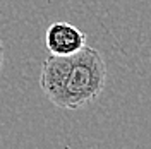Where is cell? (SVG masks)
<instances>
[{
  "label": "cell",
  "mask_w": 151,
  "mask_h": 149,
  "mask_svg": "<svg viewBox=\"0 0 151 149\" xmlns=\"http://www.w3.org/2000/svg\"><path fill=\"white\" fill-rule=\"evenodd\" d=\"M106 64L101 53L83 47L72 55H50L41 64L40 87L58 108L79 110L103 93Z\"/></svg>",
  "instance_id": "6da1fadb"
},
{
  "label": "cell",
  "mask_w": 151,
  "mask_h": 149,
  "mask_svg": "<svg viewBox=\"0 0 151 149\" xmlns=\"http://www.w3.org/2000/svg\"><path fill=\"white\" fill-rule=\"evenodd\" d=\"M84 45L86 33L65 21L50 24L45 33V47L50 55H72Z\"/></svg>",
  "instance_id": "7a4b0ae2"
},
{
  "label": "cell",
  "mask_w": 151,
  "mask_h": 149,
  "mask_svg": "<svg viewBox=\"0 0 151 149\" xmlns=\"http://www.w3.org/2000/svg\"><path fill=\"white\" fill-rule=\"evenodd\" d=\"M2 65H4V43L0 39V72H2Z\"/></svg>",
  "instance_id": "3957f363"
}]
</instances>
